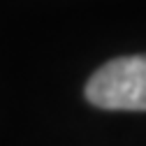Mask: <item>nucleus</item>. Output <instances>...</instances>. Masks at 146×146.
Listing matches in <instances>:
<instances>
[{"label":"nucleus","instance_id":"nucleus-1","mask_svg":"<svg viewBox=\"0 0 146 146\" xmlns=\"http://www.w3.org/2000/svg\"><path fill=\"white\" fill-rule=\"evenodd\" d=\"M84 95L107 111H146V53L121 56L98 67Z\"/></svg>","mask_w":146,"mask_h":146}]
</instances>
